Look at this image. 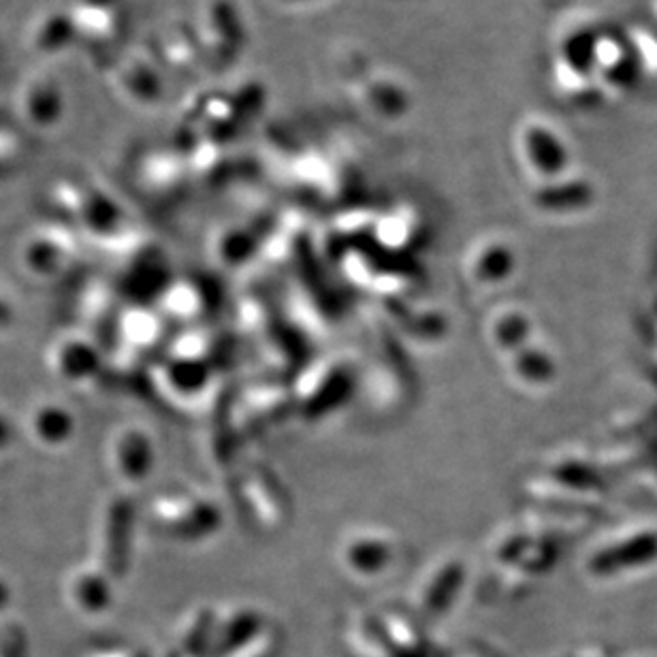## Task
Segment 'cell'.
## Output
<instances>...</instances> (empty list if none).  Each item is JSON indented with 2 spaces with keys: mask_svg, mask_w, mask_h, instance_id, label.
<instances>
[{
  "mask_svg": "<svg viewBox=\"0 0 657 657\" xmlns=\"http://www.w3.org/2000/svg\"><path fill=\"white\" fill-rule=\"evenodd\" d=\"M137 504L122 489L105 493L90 519V561L114 581L127 579L135 551Z\"/></svg>",
  "mask_w": 657,
  "mask_h": 657,
  "instance_id": "obj_1",
  "label": "cell"
},
{
  "mask_svg": "<svg viewBox=\"0 0 657 657\" xmlns=\"http://www.w3.org/2000/svg\"><path fill=\"white\" fill-rule=\"evenodd\" d=\"M148 517L154 531L174 542L207 540L223 523L214 500L190 489H167L156 493L148 508Z\"/></svg>",
  "mask_w": 657,
  "mask_h": 657,
  "instance_id": "obj_2",
  "label": "cell"
},
{
  "mask_svg": "<svg viewBox=\"0 0 657 657\" xmlns=\"http://www.w3.org/2000/svg\"><path fill=\"white\" fill-rule=\"evenodd\" d=\"M102 459L107 474L118 484L116 489L130 493L153 477L156 465L153 431L139 421L118 423L105 438Z\"/></svg>",
  "mask_w": 657,
  "mask_h": 657,
  "instance_id": "obj_3",
  "label": "cell"
},
{
  "mask_svg": "<svg viewBox=\"0 0 657 657\" xmlns=\"http://www.w3.org/2000/svg\"><path fill=\"white\" fill-rule=\"evenodd\" d=\"M46 363L58 382L69 386H92L101 382L107 356L92 333L77 327L60 331L51 340Z\"/></svg>",
  "mask_w": 657,
  "mask_h": 657,
  "instance_id": "obj_4",
  "label": "cell"
},
{
  "mask_svg": "<svg viewBox=\"0 0 657 657\" xmlns=\"http://www.w3.org/2000/svg\"><path fill=\"white\" fill-rule=\"evenodd\" d=\"M165 331L167 321L160 316L156 307L144 304L127 305L118 316L111 351H120L153 363L154 354L167 349Z\"/></svg>",
  "mask_w": 657,
  "mask_h": 657,
  "instance_id": "obj_5",
  "label": "cell"
},
{
  "mask_svg": "<svg viewBox=\"0 0 657 657\" xmlns=\"http://www.w3.org/2000/svg\"><path fill=\"white\" fill-rule=\"evenodd\" d=\"M24 433L37 449L56 453L73 442L77 416L58 400H37L26 408Z\"/></svg>",
  "mask_w": 657,
  "mask_h": 657,
  "instance_id": "obj_6",
  "label": "cell"
},
{
  "mask_svg": "<svg viewBox=\"0 0 657 657\" xmlns=\"http://www.w3.org/2000/svg\"><path fill=\"white\" fill-rule=\"evenodd\" d=\"M76 258V246L62 233H37L20 246L18 263L28 278L53 282L60 278Z\"/></svg>",
  "mask_w": 657,
  "mask_h": 657,
  "instance_id": "obj_7",
  "label": "cell"
},
{
  "mask_svg": "<svg viewBox=\"0 0 657 657\" xmlns=\"http://www.w3.org/2000/svg\"><path fill=\"white\" fill-rule=\"evenodd\" d=\"M212 382V367L205 361L165 354L153 367V386L165 400L193 402Z\"/></svg>",
  "mask_w": 657,
  "mask_h": 657,
  "instance_id": "obj_8",
  "label": "cell"
},
{
  "mask_svg": "<svg viewBox=\"0 0 657 657\" xmlns=\"http://www.w3.org/2000/svg\"><path fill=\"white\" fill-rule=\"evenodd\" d=\"M114 579L90 559L76 566L65 581V594L77 612L95 617L114 602Z\"/></svg>",
  "mask_w": 657,
  "mask_h": 657,
  "instance_id": "obj_9",
  "label": "cell"
},
{
  "mask_svg": "<svg viewBox=\"0 0 657 657\" xmlns=\"http://www.w3.org/2000/svg\"><path fill=\"white\" fill-rule=\"evenodd\" d=\"M118 293L105 280H90L77 302V312L81 318V329L92 333L102 344L101 333L109 335V346L114 342V331L122 307L118 305Z\"/></svg>",
  "mask_w": 657,
  "mask_h": 657,
  "instance_id": "obj_10",
  "label": "cell"
},
{
  "mask_svg": "<svg viewBox=\"0 0 657 657\" xmlns=\"http://www.w3.org/2000/svg\"><path fill=\"white\" fill-rule=\"evenodd\" d=\"M207 307V297L195 280H174L167 282L158 293L156 310L169 323H193L202 316Z\"/></svg>",
  "mask_w": 657,
  "mask_h": 657,
  "instance_id": "obj_11",
  "label": "cell"
},
{
  "mask_svg": "<svg viewBox=\"0 0 657 657\" xmlns=\"http://www.w3.org/2000/svg\"><path fill=\"white\" fill-rule=\"evenodd\" d=\"M395 549L393 538H389L384 531L380 530H361L353 533L346 542H344V556L349 561H354L359 557L365 556V568H374L379 566L380 561L386 563V559L391 557ZM363 563V561H361ZM361 563L356 568H361Z\"/></svg>",
  "mask_w": 657,
  "mask_h": 657,
  "instance_id": "obj_12",
  "label": "cell"
},
{
  "mask_svg": "<svg viewBox=\"0 0 657 657\" xmlns=\"http://www.w3.org/2000/svg\"><path fill=\"white\" fill-rule=\"evenodd\" d=\"M512 267V256L510 251L504 248V244H489V248H481L474 253V263H472V278L477 284H487V282H502L506 274Z\"/></svg>",
  "mask_w": 657,
  "mask_h": 657,
  "instance_id": "obj_13",
  "label": "cell"
},
{
  "mask_svg": "<svg viewBox=\"0 0 657 657\" xmlns=\"http://www.w3.org/2000/svg\"><path fill=\"white\" fill-rule=\"evenodd\" d=\"M514 367H523L517 370V379L528 380L533 384V380H547L553 374V365L551 359L545 351H531L530 354H519L514 356Z\"/></svg>",
  "mask_w": 657,
  "mask_h": 657,
  "instance_id": "obj_14",
  "label": "cell"
},
{
  "mask_svg": "<svg viewBox=\"0 0 657 657\" xmlns=\"http://www.w3.org/2000/svg\"><path fill=\"white\" fill-rule=\"evenodd\" d=\"M26 645L24 628L18 621H0V657H24Z\"/></svg>",
  "mask_w": 657,
  "mask_h": 657,
  "instance_id": "obj_15",
  "label": "cell"
},
{
  "mask_svg": "<svg viewBox=\"0 0 657 657\" xmlns=\"http://www.w3.org/2000/svg\"><path fill=\"white\" fill-rule=\"evenodd\" d=\"M16 321H18V310H16V304H13L7 295L0 293V333L11 331L13 325H16Z\"/></svg>",
  "mask_w": 657,
  "mask_h": 657,
  "instance_id": "obj_16",
  "label": "cell"
},
{
  "mask_svg": "<svg viewBox=\"0 0 657 657\" xmlns=\"http://www.w3.org/2000/svg\"><path fill=\"white\" fill-rule=\"evenodd\" d=\"M11 449H13V430L7 421V416L0 414V459L7 457Z\"/></svg>",
  "mask_w": 657,
  "mask_h": 657,
  "instance_id": "obj_17",
  "label": "cell"
},
{
  "mask_svg": "<svg viewBox=\"0 0 657 657\" xmlns=\"http://www.w3.org/2000/svg\"><path fill=\"white\" fill-rule=\"evenodd\" d=\"M9 600H11V585L4 575H0V612L9 605Z\"/></svg>",
  "mask_w": 657,
  "mask_h": 657,
  "instance_id": "obj_18",
  "label": "cell"
}]
</instances>
